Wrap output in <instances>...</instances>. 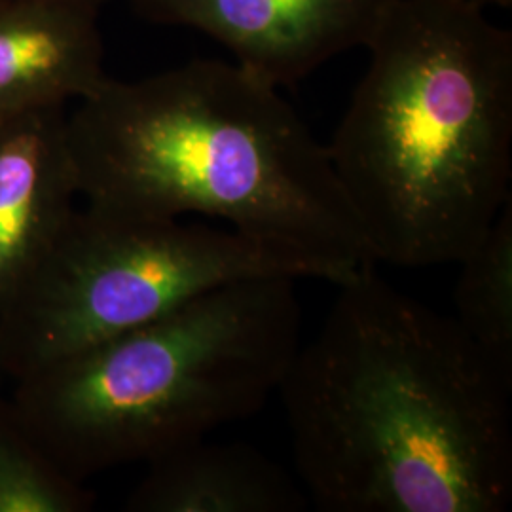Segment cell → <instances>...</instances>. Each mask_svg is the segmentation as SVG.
I'll use <instances>...</instances> for the list:
<instances>
[{
    "instance_id": "1",
    "label": "cell",
    "mask_w": 512,
    "mask_h": 512,
    "mask_svg": "<svg viewBox=\"0 0 512 512\" xmlns=\"http://www.w3.org/2000/svg\"><path fill=\"white\" fill-rule=\"evenodd\" d=\"M279 395L321 511L501 512L512 499V380L378 274L336 285Z\"/></svg>"
},
{
    "instance_id": "2",
    "label": "cell",
    "mask_w": 512,
    "mask_h": 512,
    "mask_svg": "<svg viewBox=\"0 0 512 512\" xmlns=\"http://www.w3.org/2000/svg\"><path fill=\"white\" fill-rule=\"evenodd\" d=\"M78 196L150 219L203 215L338 285L376 264L327 145L238 63L107 78L67 112Z\"/></svg>"
},
{
    "instance_id": "3",
    "label": "cell",
    "mask_w": 512,
    "mask_h": 512,
    "mask_svg": "<svg viewBox=\"0 0 512 512\" xmlns=\"http://www.w3.org/2000/svg\"><path fill=\"white\" fill-rule=\"evenodd\" d=\"M327 145L376 264H456L512 202V33L465 0H395Z\"/></svg>"
},
{
    "instance_id": "4",
    "label": "cell",
    "mask_w": 512,
    "mask_h": 512,
    "mask_svg": "<svg viewBox=\"0 0 512 512\" xmlns=\"http://www.w3.org/2000/svg\"><path fill=\"white\" fill-rule=\"evenodd\" d=\"M287 275L241 279L14 380V414L74 480L150 463L279 391L300 348Z\"/></svg>"
},
{
    "instance_id": "5",
    "label": "cell",
    "mask_w": 512,
    "mask_h": 512,
    "mask_svg": "<svg viewBox=\"0 0 512 512\" xmlns=\"http://www.w3.org/2000/svg\"><path fill=\"white\" fill-rule=\"evenodd\" d=\"M268 275L308 279L291 258L230 228L84 203L0 315V376L14 382L211 289Z\"/></svg>"
},
{
    "instance_id": "6",
    "label": "cell",
    "mask_w": 512,
    "mask_h": 512,
    "mask_svg": "<svg viewBox=\"0 0 512 512\" xmlns=\"http://www.w3.org/2000/svg\"><path fill=\"white\" fill-rule=\"evenodd\" d=\"M139 18L190 27L275 88L306 80L336 55L365 48L395 0H126Z\"/></svg>"
},
{
    "instance_id": "7",
    "label": "cell",
    "mask_w": 512,
    "mask_h": 512,
    "mask_svg": "<svg viewBox=\"0 0 512 512\" xmlns=\"http://www.w3.org/2000/svg\"><path fill=\"white\" fill-rule=\"evenodd\" d=\"M67 107L0 120V315L76 209Z\"/></svg>"
},
{
    "instance_id": "8",
    "label": "cell",
    "mask_w": 512,
    "mask_h": 512,
    "mask_svg": "<svg viewBox=\"0 0 512 512\" xmlns=\"http://www.w3.org/2000/svg\"><path fill=\"white\" fill-rule=\"evenodd\" d=\"M99 14L90 8L0 0V120L67 107L109 78Z\"/></svg>"
},
{
    "instance_id": "9",
    "label": "cell",
    "mask_w": 512,
    "mask_h": 512,
    "mask_svg": "<svg viewBox=\"0 0 512 512\" xmlns=\"http://www.w3.org/2000/svg\"><path fill=\"white\" fill-rule=\"evenodd\" d=\"M308 497L291 475L239 442H188L148 463L131 492L133 512H296Z\"/></svg>"
},
{
    "instance_id": "10",
    "label": "cell",
    "mask_w": 512,
    "mask_h": 512,
    "mask_svg": "<svg viewBox=\"0 0 512 512\" xmlns=\"http://www.w3.org/2000/svg\"><path fill=\"white\" fill-rule=\"evenodd\" d=\"M456 264L454 319L480 353L512 380V202Z\"/></svg>"
},
{
    "instance_id": "11",
    "label": "cell",
    "mask_w": 512,
    "mask_h": 512,
    "mask_svg": "<svg viewBox=\"0 0 512 512\" xmlns=\"http://www.w3.org/2000/svg\"><path fill=\"white\" fill-rule=\"evenodd\" d=\"M95 497L33 439L0 395V512H86Z\"/></svg>"
},
{
    "instance_id": "12",
    "label": "cell",
    "mask_w": 512,
    "mask_h": 512,
    "mask_svg": "<svg viewBox=\"0 0 512 512\" xmlns=\"http://www.w3.org/2000/svg\"><path fill=\"white\" fill-rule=\"evenodd\" d=\"M31 2H55V4H71V6H82L90 8L95 12H101L103 6H107L112 0H31Z\"/></svg>"
},
{
    "instance_id": "13",
    "label": "cell",
    "mask_w": 512,
    "mask_h": 512,
    "mask_svg": "<svg viewBox=\"0 0 512 512\" xmlns=\"http://www.w3.org/2000/svg\"><path fill=\"white\" fill-rule=\"evenodd\" d=\"M465 2H471V4H475L478 8H484V10H488L490 6H497V8L512 6V0H465Z\"/></svg>"
}]
</instances>
